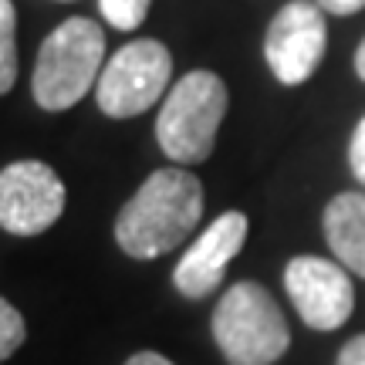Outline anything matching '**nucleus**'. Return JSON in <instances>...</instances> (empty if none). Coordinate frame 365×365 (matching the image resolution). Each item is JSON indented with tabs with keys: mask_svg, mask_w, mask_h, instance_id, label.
I'll return each mask as SVG.
<instances>
[{
	"mask_svg": "<svg viewBox=\"0 0 365 365\" xmlns=\"http://www.w3.org/2000/svg\"><path fill=\"white\" fill-rule=\"evenodd\" d=\"M203 217V182L190 170H156L115 217V240L135 261L176 250Z\"/></svg>",
	"mask_w": 365,
	"mask_h": 365,
	"instance_id": "nucleus-1",
	"label": "nucleus"
},
{
	"mask_svg": "<svg viewBox=\"0 0 365 365\" xmlns=\"http://www.w3.org/2000/svg\"><path fill=\"white\" fill-rule=\"evenodd\" d=\"M105 58V31L88 17H68L44 38L34 61V102L44 112H65L98 85Z\"/></svg>",
	"mask_w": 365,
	"mask_h": 365,
	"instance_id": "nucleus-2",
	"label": "nucleus"
},
{
	"mask_svg": "<svg viewBox=\"0 0 365 365\" xmlns=\"http://www.w3.org/2000/svg\"><path fill=\"white\" fill-rule=\"evenodd\" d=\"M213 339L230 365H274L287 352L291 331L267 287L237 281L213 312Z\"/></svg>",
	"mask_w": 365,
	"mask_h": 365,
	"instance_id": "nucleus-3",
	"label": "nucleus"
},
{
	"mask_svg": "<svg viewBox=\"0 0 365 365\" xmlns=\"http://www.w3.org/2000/svg\"><path fill=\"white\" fill-rule=\"evenodd\" d=\"M227 85L213 71H190L170 88L156 118V139L173 163H203L227 115Z\"/></svg>",
	"mask_w": 365,
	"mask_h": 365,
	"instance_id": "nucleus-4",
	"label": "nucleus"
},
{
	"mask_svg": "<svg viewBox=\"0 0 365 365\" xmlns=\"http://www.w3.org/2000/svg\"><path fill=\"white\" fill-rule=\"evenodd\" d=\"M173 78V58L166 44L153 38H139L118 48L98 75L95 98L98 108L112 118H132L149 112L163 98Z\"/></svg>",
	"mask_w": 365,
	"mask_h": 365,
	"instance_id": "nucleus-5",
	"label": "nucleus"
},
{
	"mask_svg": "<svg viewBox=\"0 0 365 365\" xmlns=\"http://www.w3.org/2000/svg\"><path fill=\"white\" fill-rule=\"evenodd\" d=\"M65 213V182L41 159L0 170V227L14 237L44 234Z\"/></svg>",
	"mask_w": 365,
	"mask_h": 365,
	"instance_id": "nucleus-6",
	"label": "nucleus"
},
{
	"mask_svg": "<svg viewBox=\"0 0 365 365\" xmlns=\"http://www.w3.org/2000/svg\"><path fill=\"white\" fill-rule=\"evenodd\" d=\"M328 48L325 11L312 0H291L274 14L264 38V58L281 85H304Z\"/></svg>",
	"mask_w": 365,
	"mask_h": 365,
	"instance_id": "nucleus-7",
	"label": "nucleus"
},
{
	"mask_svg": "<svg viewBox=\"0 0 365 365\" xmlns=\"http://www.w3.org/2000/svg\"><path fill=\"white\" fill-rule=\"evenodd\" d=\"M284 287L291 304L298 308L301 322L314 331H335L349 322L355 308L352 277L335 261L325 257H294L284 267Z\"/></svg>",
	"mask_w": 365,
	"mask_h": 365,
	"instance_id": "nucleus-8",
	"label": "nucleus"
},
{
	"mask_svg": "<svg viewBox=\"0 0 365 365\" xmlns=\"http://www.w3.org/2000/svg\"><path fill=\"white\" fill-rule=\"evenodd\" d=\"M247 240V217L240 210H227L210 223L196 244L173 271V284L182 298H207L223 284L227 264L234 261Z\"/></svg>",
	"mask_w": 365,
	"mask_h": 365,
	"instance_id": "nucleus-9",
	"label": "nucleus"
},
{
	"mask_svg": "<svg viewBox=\"0 0 365 365\" xmlns=\"http://www.w3.org/2000/svg\"><path fill=\"white\" fill-rule=\"evenodd\" d=\"M322 227L341 267L365 277V193H339L325 207Z\"/></svg>",
	"mask_w": 365,
	"mask_h": 365,
	"instance_id": "nucleus-10",
	"label": "nucleus"
},
{
	"mask_svg": "<svg viewBox=\"0 0 365 365\" xmlns=\"http://www.w3.org/2000/svg\"><path fill=\"white\" fill-rule=\"evenodd\" d=\"M17 81V11L11 0H0V95Z\"/></svg>",
	"mask_w": 365,
	"mask_h": 365,
	"instance_id": "nucleus-11",
	"label": "nucleus"
},
{
	"mask_svg": "<svg viewBox=\"0 0 365 365\" xmlns=\"http://www.w3.org/2000/svg\"><path fill=\"white\" fill-rule=\"evenodd\" d=\"M153 0H98V11L118 31H135L145 21Z\"/></svg>",
	"mask_w": 365,
	"mask_h": 365,
	"instance_id": "nucleus-12",
	"label": "nucleus"
},
{
	"mask_svg": "<svg viewBox=\"0 0 365 365\" xmlns=\"http://www.w3.org/2000/svg\"><path fill=\"white\" fill-rule=\"evenodd\" d=\"M27 339V325L21 312L7 298H0V362H7Z\"/></svg>",
	"mask_w": 365,
	"mask_h": 365,
	"instance_id": "nucleus-13",
	"label": "nucleus"
},
{
	"mask_svg": "<svg viewBox=\"0 0 365 365\" xmlns=\"http://www.w3.org/2000/svg\"><path fill=\"white\" fill-rule=\"evenodd\" d=\"M349 163H352L355 180L365 186V118L355 125L352 132V145H349Z\"/></svg>",
	"mask_w": 365,
	"mask_h": 365,
	"instance_id": "nucleus-14",
	"label": "nucleus"
},
{
	"mask_svg": "<svg viewBox=\"0 0 365 365\" xmlns=\"http://www.w3.org/2000/svg\"><path fill=\"white\" fill-rule=\"evenodd\" d=\"M335 365H365V335H355L352 341H345Z\"/></svg>",
	"mask_w": 365,
	"mask_h": 365,
	"instance_id": "nucleus-15",
	"label": "nucleus"
},
{
	"mask_svg": "<svg viewBox=\"0 0 365 365\" xmlns=\"http://www.w3.org/2000/svg\"><path fill=\"white\" fill-rule=\"evenodd\" d=\"M314 4L328 14H339V17H345V14H359L365 7V0H314Z\"/></svg>",
	"mask_w": 365,
	"mask_h": 365,
	"instance_id": "nucleus-16",
	"label": "nucleus"
},
{
	"mask_svg": "<svg viewBox=\"0 0 365 365\" xmlns=\"http://www.w3.org/2000/svg\"><path fill=\"white\" fill-rule=\"evenodd\" d=\"M125 365H173L166 355H159V352H135Z\"/></svg>",
	"mask_w": 365,
	"mask_h": 365,
	"instance_id": "nucleus-17",
	"label": "nucleus"
},
{
	"mask_svg": "<svg viewBox=\"0 0 365 365\" xmlns=\"http://www.w3.org/2000/svg\"><path fill=\"white\" fill-rule=\"evenodd\" d=\"M355 71H359V78L365 81V38L359 44V51H355Z\"/></svg>",
	"mask_w": 365,
	"mask_h": 365,
	"instance_id": "nucleus-18",
	"label": "nucleus"
}]
</instances>
